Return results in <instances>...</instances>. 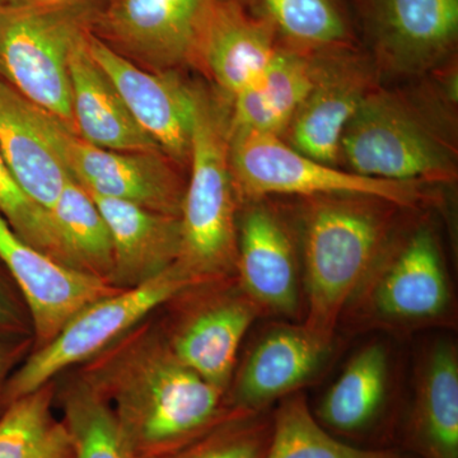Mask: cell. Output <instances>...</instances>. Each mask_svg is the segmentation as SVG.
<instances>
[{
    "instance_id": "obj_1",
    "label": "cell",
    "mask_w": 458,
    "mask_h": 458,
    "mask_svg": "<svg viewBox=\"0 0 458 458\" xmlns=\"http://www.w3.org/2000/svg\"><path fill=\"white\" fill-rule=\"evenodd\" d=\"M84 364L81 377L114 409L134 458L164 457L245 411L186 367L149 325Z\"/></svg>"
},
{
    "instance_id": "obj_2",
    "label": "cell",
    "mask_w": 458,
    "mask_h": 458,
    "mask_svg": "<svg viewBox=\"0 0 458 458\" xmlns=\"http://www.w3.org/2000/svg\"><path fill=\"white\" fill-rule=\"evenodd\" d=\"M300 200L294 221L306 303L302 324L325 342H334L349 301L409 209L367 195Z\"/></svg>"
},
{
    "instance_id": "obj_3",
    "label": "cell",
    "mask_w": 458,
    "mask_h": 458,
    "mask_svg": "<svg viewBox=\"0 0 458 458\" xmlns=\"http://www.w3.org/2000/svg\"><path fill=\"white\" fill-rule=\"evenodd\" d=\"M195 90L197 110L176 265L200 284L236 276L241 200L229 165V98L203 83H195Z\"/></svg>"
},
{
    "instance_id": "obj_4",
    "label": "cell",
    "mask_w": 458,
    "mask_h": 458,
    "mask_svg": "<svg viewBox=\"0 0 458 458\" xmlns=\"http://www.w3.org/2000/svg\"><path fill=\"white\" fill-rule=\"evenodd\" d=\"M454 318V288L438 232L429 218L403 216L340 324L406 335L451 327Z\"/></svg>"
},
{
    "instance_id": "obj_5",
    "label": "cell",
    "mask_w": 458,
    "mask_h": 458,
    "mask_svg": "<svg viewBox=\"0 0 458 458\" xmlns=\"http://www.w3.org/2000/svg\"><path fill=\"white\" fill-rule=\"evenodd\" d=\"M372 179L454 183L457 149L441 117L403 90L377 87L344 131L340 165Z\"/></svg>"
},
{
    "instance_id": "obj_6",
    "label": "cell",
    "mask_w": 458,
    "mask_h": 458,
    "mask_svg": "<svg viewBox=\"0 0 458 458\" xmlns=\"http://www.w3.org/2000/svg\"><path fill=\"white\" fill-rule=\"evenodd\" d=\"M98 3L47 7L7 0L0 7V81L74 134L69 57L89 31Z\"/></svg>"
},
{
    "instance_id": "obj_7",
    "label": "cell",
    "mask_w": 458,
    "mask_h": 458,
    "mask_svg": "<svg viewBox=\"0 0 458 458\" xmlns=\"http://www.w3.org/2000/svg\"><path fill=\"white\" fill-rule=\"evenodd\" d=\"M229 165L241 204L256 199L354 194L385 199L403 209L434 203L426 183L361 176L298 152L276 135L229 131Z\"/></svg>"
},
{
    "instance_id": "obj_8",
    "label": "cell",
    "mask_w": 458,
    "mask_h": 458,
    "mask_svg": "<svg viewBox=\"0 0 458 458\" xmlns=\"http://www.w3.org/2000/svg\"><path fill=\"white\" fill-rule=\"evenodd\" d=\"M198 284L176 264L155 279L87 304L49 343L36 348L3 390L0 408L49 385L64 370L87 363L146 321L189 286Z\"/></svg>"
},
{
    "instance_id": "obj_9",
    "label": "cell",
    "mask_w": 458,
    "mask_h": 458,
    "mask_svg": "<svg viewBox=\"0 0 458 458\" xmlns=\"http://www.w3.org/2000/svg\"><path fill=\"white\" fill-rule=\"evenodd\" d=\"M31 111L41 134L72 179L89 194L180 216L188 170L162 150L123 152L92 146L53 114L33 105Z\"/></svg>"
},
{
    "instance_id": "obj_10",
    "label": "cell",
    "mask_w": 458,
    "mask_h": 458,
    "mask_svg": "<svg viewBox=\"0 0 458 458\" xmlns=\"http://www.w3.org/2000/svg\"><path fill=\"white\" fill-rule=\"evenodd\" d=\"M174 313L165 331L174 354L208 384L228 394L238 351L260 311L236 276L189 286L171 301Z\"/></svg>"
},
{
    "instance_id": "obj_11",
    "label": "cell",
    "mask_w": 458,
    "mask_h": 458,
    "mask_svg": "<svg viewBox=\"0 0 458 458\" xmlns=\"http://www.w3.org/2000/svg\"><path fill=\"white\" fill-rule=\"evenodd\" d=\"M236 279L261 318L302 322V264L294 216L270 198L243 201L238 214Z\"/></svg>"
},
{
    "instance_id": "obj_12",
    "label": "cell",
    "mask_w": 458,
    "mask_h": 458,
    "mask_svg": "<svg viewBox=\"0 0 458 458\" xmlns=\"http://www.w3.org/2000/svg\"><path fill=\"white\" fill-rule=\"evenodd\" d=\"M379 78L439 71L456 50L458 0H360Z\"/></svg>"
},
{
    "instance_id": "obj_13",
    "label": "cell",
    "mask_w": 458,
    "mask_h": 458,
    "mask_svg": "<svg viewBox=\"0 0 458 458\" xmlns=\"http://www.w3.org/2000/svg\"><path fill=\"white\" fill-rule=\"evenodd\" d=\"M204 0H99L89 32L131 64L153 73L190 68Z\"/></svg>"
},
{
    "instance_id": "obj_14",
    "label": "cell",
    "mask_w": 458,
    "mask_h": 458,
    "mask_svg": "<svg viewBox=\"0 0 458 458\" xmlns=\"http://www.w3.org/2000/svg\"><path fill=\"white\" fill-rule=\"evenodd\" d=\"M282 45L276 30L245 0H204L190 68L232 98L264 73Z\"/></svg>"
},
{
    "instance_id": "obj_15",
    "label": "cell",
    "mask_w": 458,
    "mask_h": 458,
    "mask_svg": "<svg viewBox=\"0 0 458 458\" xmlns=\"http://www.w3.org/2000/svg\"><path fill=\"white\" fill-rule=\"evenodd\" d=\"M0 264L7 270L25 303L35 349L49 343L87 304L120 289L30 245L2 216Z\"/></svg>"
},
{
    "instance_id": "obj_16",
    "label": "cell",
    "mask_w": 458,
    "mask_h": 458,
    "mask_svg": "<svg viewBox=\"0 0 458 458\" xmlns=\"http://www.w3.org/2000/svg\"><path fill=\"white\" fill-rule=\"evenodd\" d=\"M89 50L138 125L162 152L188 170L197 90L182 73H153L131 64L89 33Z\"/></svg>"
},
{
    "instance_id": "obj_17",
    "label": "cell",
    "mask_w": 458,
    "mask_h": 458,
    "mask_svg": "<svg viewBox=\"0 0 458 458\" xmlns=\"http://www.w3.org/2000/svg\"><path fill=\"white\" fill-rule=\"evenodd\" d=\"M379 80L372 59L357 49L322 55L315 83L282 140L303 155L340 167L344 131Z\"/></svg>"
},
{
    "instance_id": "obj_18",
    "label": "cell",
    "mask_w": 458,
    "mask_h": 458,
    "mask_svg": "<svg viewBox=\"0 0 458 458\" xmlns=\"http://www.w3.org/2000/svg\"><path fill=\"white\" fill-rule=\"evenodd\" d=\"M334 354L302 322L280 321L267 328L236 369L228 388L233 408L264 412L321 376Z\"/></svg>"
},
{
    "instance_id": "obj_19",
    "label": "cell",
    "mask_w": 458,
    "mask_h": 458,
    "mask_svg": "<svg viewBox=\"0 0 458 458\" xmlns=\"http://www.w3.org/2000/svg\"><path fill=\"white\" fill-rule=\"evenodd\" d=\"M89 195L101 210L113 238L111 285L120 289L140 285L176 264L182 241L180 216L129 201Z\"/></svg>"
},
{
    "instance_id": "obj_20",
    "label": "cell",
    "mask_w": 458,
    "mask_h": 458,
    "mask_svg": "<svg viewBox=\"0 0 458 458\" xmlns=\"http://www.w3.org/2000/svg\"><path fill=\"white\" fill-rule=\"evenodd\" d=\"M406 442L419 458H458V349L430 344L419 358Z\"/></svg>"
},
{
    "instance_id": "obj_21",
    "label": "cell",
    "mask_w": 458,
    "mask_h": 458,
    "mask_svg": "<svg viewBox=\"0 0 458 458\" xmlns=\"http://www.w3.org/2000/svg\"><path fill=\"white\" fill-rule=\"evenodd\" d=\"M89 33L75 44L69 57L75 134L105 149L161 150L132 119L114 84L90 55Z\"/></svg>"
},
{
    "instance_id": "obj_22",
    "label": "cell",
    "mask_w": 458,
    "mask_h": 458,
    "mask_svg": "<svg viewBox=\"0 0 458 458\" xmlns=\"http://www.w3.org/2000/svg\"><path fill=\"white\" fill-rule=\"evenodd\" d=\"M321 56L283 44L264 73L229 98L231 129L282 138L315 83Z\"/></svg>"
},
{
    "instance_id": "obj_23",
    "label": "cell",
    "mask_w": 458,
    "mask_h": 458,
    "mask_svg": "<svg viewBox=\"0 0 458 458\" xmlns=\"http://www.w3.org/2000/svg\"><path fill=\"white\" fill-rule=\"evenodd\" d=\"M0 155L33 203L50 213L71 174L32 116L31 105L0 81Z\"/></svg>"
},
{
    "instance_id": "obj_24",
    "label": "cell",
    "mask_w": 458,
    "mask_h": 458,
    "mask_svg": "<svg viewBox=\"0 0 458 458\" xmlns=\"http://www.w3.org/2000/svg\"><path fill=\"white\" fill-rule=\"evenodd\" d=\"M390 388V352L385 344H367L328 387L315 417L327 430L343 436L367 432L384 412Z\"/></svg>"
},
{
    "instance_id": "obj_25",
    "label": "cell",
    "mask_w": 458,
    "mask_h": 458,
    "mask_svg": "<svg viewBox=\"0 0 458 458\" xmlns=\"http://www.w3.org/2000/svg\"><path fill=\"white\" fill-rule=\"evenodd\" d=\"M280 41L307 55L355 50L348 17L337 0H245Z\"/></svg>"
},
{
    "instance_id": "obj_26",
    "label": "cell",
    "mask_w": 458,
    "mask_h": 458,
    "mask_svg": "<svg viewBox=\"0 0 458 458\" xmlns=\"http://www.w3.org/2000/svg\"><path fill=\"white\" fill-rule=\"evenodd\" d=\"M49 216L66 264L110 283L113 238L89 192L73 179L69 180Z\"/></svg>"
},
{
    "instance_id": "obj_27",
    "label": "cell",
    "mask_w": 458,
    "mask_h": 458,
    "mask_svg": "<svg viewBox=\"0 0 458 458\" xmlns=\"http://www.w3.org/2000/svg\"><path fill=\"white\" fill-rule=\"evenodd\" d=\"M264 458H414L396 448H360L335 438L312 414L303 393L279 401Z\"/></svg>"
},
{
    "instance_id": "obj_28",
    "label": "cell",
    "mask_w": 458,
    "mask_h": 458,
    "mask_svg": "<svg viewBox=\"0 0 458 458\" xmlns=\"http://www.w3.org/2000/svg\"><path fill=\"white\" fill-rule=\"evenodd\" d=\"M53 397V385H45L3 408L0 458L73 457L65 424L51 414Z\"/></svg>"
},
{
    "instance_id": "obj_29",
    "label": "cell",
    "mask_w": 458,
    "mask_h": 458,
    "mask_svg": "<svg viewBox=\"0 0 458 458\" xmlns=\"http://www.w3.org/2000/svg\"><path fill=\"white\" fill-rule=\"evenodd\" d=\"M72 458H134L114 409L82 377L72 379L62 394Z\"/></svg>"
},
{
    "instance_id": "obj_30",
    "label": "cell",
    "mask_w": 458,
    "mask_h": 458,
    "mask_svg": "<svg viewBox=\"0 0 458 458\" xmlns=\"http://www.w3.org/2000/svg\"><path fill=\"white\" fill-rule=\"evenodd\" d=\"M271 437V415L238 411L209 432L159 458H264Z\"/></svg>"
},
{
    "instance_id": "obj_31",
    "label": "cell",
    "mask_w": 458,
    "mask_h": 458,
    "mask_svg": "<svg viewBox=\"0 0 458 458\" xmlns=\"http://www.w3.org/2000/svg\"><path fill=\"white\" fill-rule=\"evenodd\" d=\"M0 216L30 245L68 265L49 213L33 203L18 186L7 165L3 161L2 155H0Z\"/></svg>"
},
{
    "instance_id": "obj_32",
    "label": "cell",
    "mask_w": 458,
    "mask_h": 458,
    "mask_svg": "<svg viewBox=\"0 0 458 458\" xmlns=\"http://www.w3.org/2000/svg\"><path fill=\"white\" fill-rule=\"evenodd\" d=\"M20 292L0 264V336L23 337L29 331L30 316Z\"/></svg>"
},
{
    "instance_id": "obj_33",
    "label": "cell",
    "mask_w": 458,
    "mask_h": 458,
    "mask_svg": "<svg viewBox=\"0 0 458 458\" xmlns=\"http://www.w3.org/2000/svg\"><path fill=\"white\" fill-rule=\"evenodd\" d=\"M27 345L29 342L23 337L0 336V399L9 377L22 360Z\"/></svg>"
},
{
    "instance_id": "obj_34",
    "label": "cell",
    "mask_w": 458,
    "mask_h": 458,
    "mask_svg": "<svg viewBox=\"0 0 458 458\" xmlns=\"http://www.w3.org/2000/svg\"><path fill=\"white\" fill-rule=\"evenodd\" d=\"M33 4L47 5V7H55V5L72 4L78 0H27Z\"/></svg>"
},
{
    "instance_id": "obj_35",
    "label": "cell",
    "mask_w": 458,
    "mask_h": 458,
    "mask_svg": "<svg viewBox=\"0 0 458 458\" xmlns=\"http://www.w3.org/2000/svg\"><path fill=\"white\" fill-rule=\"evenodd\" d=\"M7 2V0H0V7H2L4 3Z\"/></svg>"
}]
</instances>
